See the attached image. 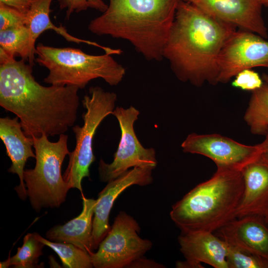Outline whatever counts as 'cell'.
Segmentation results:
<instances>
[{"label":"cell","mask_w":268,"mask_h":268,"mask_svg":"<svg viewBox=\"0 0 268 268\" xmlns=\"http://www.w3.org/2000/svg\"><path fill=\"white\" fill-rule=\"evenodd\" d=\"M9 266H10V257H9L5 261L0 262V268H8Z\"/></svg>","instance_id":"31"},{"label":"cell","mask_w":268,"mask_h":268,"mask_svg":"<svg viewBox=\"0 0 268 268\" xmlns=\"http://www.w3.org/2000/svg\"><path fill=\"white\" fill-rule=\"evenodd\" d=\"M36 56L35 62L49 71L44 81L51 85L82 89L91 80L102 78L110 85L116 86L126 73L125 68L107 53L93 55L79 49L57 48L40 43L36 46Z\"/></svg>","instance_id":"5"},{"label":"cell","mask_w":268,"mask_h":268,"mask_svg":"<svg viewBox=\"0 0 268 268\" xmlns=\"http://www.w3.org/2000/svg\"><path fill=\"white\" fill-rule=\"evenodd\" d=\"M116 100L115 93L106 91L99 86L91 87L82 101L85 110L82 115L83 125L72 127L76 144L68 155V165L63 177L70 189H78L82 195V181L84 177H90L89 168L95 160L92 148L95 132L103 120L112 114Z\"/></svg>","instance_id":"7"},{"label":"cell","mask_w":268,"mask_h":268,"mask_svg":"<svg viewBox=\"0 0 268 268\" xmlns=\"http://www.w3.org/2000/svg\"><path fill=\"white\" fill-rule=\"evenodd\" d=\"M267 68H268V67Z\"/></svg>","instance_id":"35"},{"label":"cell","mask_w":268,"mask_h":268,"mask_svg":"<svg viewBox=\"0 0 268 268\" xmlns=\"http://www.w3.org/2000/svg\"><path fill=\"white\" fill-rule=\"evenodd\" d=\"M242 173L244 190L236 218L250 215L264 217L268 211V155L263 151Z\"/></svg>","instance_id":"16"},{"label":"cell","mask_w":268,"mask_h":268,"mask_svg":"<svg viewBox=\"0 0 268 268\" xmlns=\"http://www.w3.org/2000/svg\"><path fill=\"white\" fill-rule=\"evenodd\" d=\"M128 268H162L165 266L154 261L144 258L143 256L139 258L132 262Z\"/></svg>","instance_id":"29"},{"label":"cell","mask_w":268,"mask_h":268,"mask_svg":"<svg viewBox=\"0 0 268 268\" xmlns=\"http://www.w3.org/2000/svg\"><path fill=\"white\" fill-rule=\"evenodd\" d=\"M32 138L36 164L33 169L24 170V181L31 205L39 212L43 208L58 207L65 201L70 188L64 180L62 167L70 152L65 134L56 142L49 141L45 134Z\"/></svg>","instance_id":"6"},{"label":"cell","mask_w":268,"mask_h":268,"mask_svg":"<svg viewBox=\"0 0 268 268\" xmlns=\"http://www.w3.org/2000/svg\"><path fill=\"white\" fill-rule=\"evenodd\" d=\"M26 19V14L0 2V30L25 25Z\"/></svg>","instance_id":"26"},{"label":"cell","mask_w":268,"mask_h":268,"mask_svg":"<svg viewBox=\"0 0 268 268\" xmlns=\"http://www.w3.org/2000/svg\"><path fill=\"white\" fill-rule=\"evenodd\" d=\"M214 233L227 243L268 261V225L264 216L236 218Z\"/></svg>","instance_id":"15"},{"label":"cell","mask_w":268,"mask_h":268,"mask_svg":"<svg viewBox=\"0 0 268 268\" xmlns=\"http://www.w3.org/2000/svg\"><path fill=\"white\" fill-rule=\"evenodd\" d=\"M150 167H135L128 170L115 179L108 182L99 193L94 208L92 235V248L98 249L109 232V215L114 202L126 189L134 185L144 186L153 181Z\"/></svg>","instance_id":"12"},{"label":"cell","mask_w":268,"mask_h":268,"mask_svg":"<svg viewBox=\"0 0 268 268\" xmlns=\"http://www.w3.org/2000/svg\"><path fill=\"white\" fill-rule=\"evenodd\" d=\"M180 0H109L88 30L126 40L148 61H160Z\"/></svg>","instance_id":"3"},{"label":"cell","mask_w":268,"mask_h":268,"mask_svg":"<svg viewBox=\"0 0 268 268\" xmlns=\"http://www.w3.org/2000/svg\"><path fill=\"white\" fill-rule=\"evenodd\" d=\"M244 120L252 134L265 135L268 131V84L252 92Z\"/></svg>","instance_id":"20"},{"label":"cell","mask_w":268,"mask_h":268,"mask_svg":"<svg viewBox=\"0 0 268 268\" xmlns=\"http://www.w3.org/2000/svg\"><path fill=\"white\" fill-rule=\"evenodd\" d=\"M227 246L228 268H268V261L263 258L228 243Z\"/></svg>","instance_id":"24"},{"label":"cell","mask_w":268,"mask_h":268,"mask_svg":"<svg viewBox=\"0 0 268 268\" xmlns=\"http://www.w3.org/2000/svg\"><path fill=\"white\" fill-rule=\"evenodd\" d=\"M262 78L264 82L268 84V74L263 73Z\"/></svg>","instance_id":"32"},{"label":"cell","mask_w":268,"mask_h":268,"mask_svg":"<svg viewBox=\"0 0 268 268\" xmlns=\"http://www.w3.org/2000/svg\"><path fill=\"white\" fill-rule=\"evenodd\" d=\"M268 67V41L253 32L236 30L223 46L218 59V83H227L240 71Z\"/></svg>","instance_id":"11"},{"label":"cell","mask_w":268,"mask_h":268,"mask_svg":"<svg viewBox=\"0 0 268 268\" xmlns=\"http://www.w3.org/2000/svg\"><path fill=\"white\" fill-rule=\"evenodd\" d=\"M265 136V139L260 144L263 151L268 155V131Z\"/></svg>","instance_id":"30"},{"label":"cell","mask_w":268,"mask_h":268,"mask_svg":"<svg viewBox=\"0 0 268 268\" xmlns=\"http://www.w3.org/2000/svg\"><path fill=\"white\" fill-rule=\"evenodd\" d=\"M79 88L39 83L32 67L15 59L0 64V106L19 119L24 134L39 137L65 134L77 119Z\"/></svg>","instance_id":"1"},{"label":"cell","mask_w":268,"mask_h":268,"mask_svg":"<svg viewBox=\"0 0 268 268\" xmlns=\"http://www.w3.org/2000/svg\"><path fill=\"white\" fill-rule=\"evenodd\" d=\"M53 0H36L26 14L25 25L30 31L31 46L33 51L36 52L35 43L39 36L45 31L52 30L68 42L77 44L84 43L95 46L102 49L105 53L110 55L121 54L122 51L120 49H113L96 42L77 38L70 34L62 26L58 27L54 25L50 17V6Z\"/></svg>","instance_id":"19"},{"label":"cell","mask_w":268,"mask_h":268,"mask_svg":"<svg viewBox=\"0 0 268 268\" xmlns=\"http://www.w3.org/2000/svg\"><path fill=\"white\" fill-rule=\"evenodd\" d=\"M264 82L258 72L248 68L238 73L231 84L234 87L252 92L261 87Z\"/></svg>","instance_id":"27"},{"label":"cell","mask_w":268,"mask_h":268,"mask_svg":"<svg viewBox=\"0 0 268 268\" xmlns=\"http://www.w3.org/2000/svg\"><path fill=\"white\" fill-rule=\"evenodd\" d=\"M264 218H265L266 223L268 225V211L266 214V215L264 216Z\"/></svg>","instance_id":"34"},{"label":"cell","mask_w":268,"mask_h":268,"mask_svg":"<svg viewBox=\"0 0 268 268\" xmlns=\"http://www.w3.org/2000/svg\"><path fill=\"white\" fill-rule=\"evenodd\" d=\"M45 245L35 236L34 233H28L23 238V243L17 248L16 254L10 257V265L16 268L39 267V258L43 255Z\"/></svg>","instance_id":"23"},{"label":"cell","mask_w":268,"mask_h":268,"mask_svg":"<svg viewBox=\"0 0 268 268\" xmlns=\"http://www.w3.org/2000/svg\"><path fill=\"white\" fill-rule=\"evenodd\" d=\"M34 234L41 242L57 253L64 267L91 268L93 267L90 255L84 250L70 243L51 241L37 233Z\"/></svg>","instance_id":"22"},{"label":"cell","mask_w":268,"mask_h":268,"mask_svg":"<svg viewBox=\"0 0 268 268\" xmlns=\"http://www.w3.org/2000/svg\"><path fill=\"white\" fill-rule=\"evenodd\" d=\"M0 48L34 66L36 52L32 48L30 31L26 25L0 30Z\"/></svg>","instance_id":"21"},{"label":"cell","mask_w":268,"mask_h":268,"mask_svg":"<svg viewBox=\"0 0 268 268\" xmlns=\"http://www.w3.org/2000/svg\"><path fill=\"white\" fill-rule=\"evenodd\" d=\"M240 29L268 37L260 0H182Z\"/></svg>","instance_id":"13"},{"label":"cell","mask_w":268,"mask_h":268,"mask_svg":"<svg viewBox=\"0 0 268 268\" xmlns=\"http://www.w3.org/2000/svg\"><path fill=\"white\" fill-rule=\"evenodd\" d=\"M244 190L242 171L217 168L213 175L172 207L170 216L182 233L215 232L236 218Z\"/></svg>","instance_id":"4"},{"label":"cell","mask_w":268,"mask_h":268,"mask_svg":"<svg viewBox=\"0 0 268 268\" xmlns=\"http://www.w3.org/2000/svg\"><path fill=\"white\" fill-rule=\"evenodd\" d=\"M117 119L121 134L113 161L110 164L101 158L98 167L99 178L102 182L112 181L131 167H150L154 169L157 161L153 148H145L136 136L134 123L138 119L139 112L131 106L127 109L116 107L113 113Z\"/></svg>","instance_id":"9"},{"label":"cell","mask_w":268,"mask_h":268,"mask_svg":"<svg viewBox=\"0 0 268 268\" xmlns=\"http://www.w3.org/2000/svg\"><path fill=\"white\" fill-rule=\"evenodd\" d=\"M180 250L186 260L178 261V268H202L201 263L214 268H228L227 243L214 233L195 231L181 233Z\"/></svg>","instance_id":"14"},{"label":"cell","mask_w":268,"mask_h":268,"mask_svg":"<svg viewBox=\"0 0 268 268\" xmlns=\"http://www.w3.org/2000/svg\"><path fill=\"white\" fill-rule=\"evenodd\" d=\"M82 199L83 206L80 214L63 225L53 227L46 236L51 241L70 243L91 254L92 217L96 200L86 198L83 195Z\"/></svg>","instance_id":"18"},{"label":"cell","mask_w":268,"mask_h":268,"mask_svg":"<svg viewBox=\"0 0 268 268\" xmlns=\"http://www.w3.org/2000/svg\"><path fill=\"white\" fill-rule=\"evenodd\" d=\"M262 5L268 7V0H260Z\"/></svg>","instance_id":"33"},{"label":"cell","mask_w":268,"mask_h":268,"mask_svg":"<svg viewBox=\"0 0 268 268\" xmlns=\"http://www.w3.org/2000/svg\"><path fill=\"white\" fill-rule=\"evenodd\" d=\"M185 153L212 160L217 168L241 171L262 152L260 144L248 145L217 134H189L181 144Z\"/></svg>","instance_id":"10"},{"label":"cell","mask_w":268,"mask_h":268,"mask_svg":"<svg viewBox=\"0 0 268 268\" xmlns=\"http://www.w3.org/2000/svg\"><path fill=\"white\" fill-rule=\"evenodd\" d=\"M0 137L4 143L7 155L12 164L8 171L19 177L20 184L14 188L19 198L24 200L27 197L24 181V167L29 158H35L33 139L24 133L18 117L0 119Z\"/></svg>","instance_id":"17"},{"label":"cell","mask_w":268,"mask_h":268,"mask_svg":"<svg viewBox=\"0 0 268 268\" xmlns=\"http://www.w3.org/2000/svg\"><path fill=\"white\" fill-rule=\"evenodd\" d=\"M36 0H0L1 2L26 14Z\"/></svg>","instance_id":"28"},{"label":"cell","mask_w":268,"mask_h":268,"mask_svg":"<svg viewBox=\"0 0 268 268\" xmlns=\"http://www.w3.org/2000/svg\"><path fill=\"white\" fill-rule=\"evenodd\" d=\"M139 231L137 221L126 212L120 211L97 251L90 254L93 267L128 268L134 261L143 256L152 244L150 240L140 238Z\"/></svg>","instance_id":"8"},{"label":"cell","mask_w":268,"mask_h":268,"mask_svg":"<svg viewBox=\"0 0 268 268\" xmlns=\"http://www.w3.org/2000/svg\"><path fill=\"white\" fill-rule=\"evenodd\" d=\"M236 29L180 0L163 50V58L169 61L181 81L197 87L206 82L215 85L218 83L220 54Z\"/></svg>","instance_id":"2"},{"label":"cell","mask_w":268,"mask_h":268,"mask_svg":"<svg viewBox=\"0 0 268 268\" xmlns=\"http://www.w3.org/2000/svg\"><path fill=\"white\" fill-rule=\"evenodd\" d=\"M60 8L66 10V18L68 19L74 12H79L92 8L104 12L108 4L103 0H58Z\"/></svg>","instance_id":"25"}]
</instances>
